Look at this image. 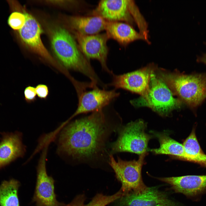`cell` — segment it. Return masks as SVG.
Here are the masks:
<instances>
[{
	"instance_id": "cell-20",
	"label": "cell",
	"mask_w": 206,
	"mask_h": 206,
	"mask_svg": "<svg viewBox=\"0 0 206 206\" xmlns=\"http://www.w3.org/2000/svg\"><path fill=\"white\" fill-rule=\"evenodd\" d=\"M183 145L190 161L206 167V154L202 150L194 130L184 141Z\"/></svg>"
},
{
	"instance_id": "cell-7",
	"label": "cell",
	"mask_w": 206,
	"mask_h": 206,
	"mask_svg": "<svg viewBox=\"0 0 206 206\" xmlns=\"http://www.w3.org/2000/svg\"><path fill=\"white\" fill-rule=\"evenodd\" d=\"M48 146L44 147L37 167L36 182L32 199L35 206H65L59 202L55 193V181L47 174L46 167Z\"/></svg>"
},
{
	"instance_id": "cell-19",
	"label": "cell",
	"mask_w": 206,
	"mask_h": 206,
	"mask_svg": "<svg viewBox=\"0 0 206 206\" xmlns=\"http://www.w3.org/2000/svg\"><path fill=\"white\" fill-rule=\"evenodd\" d=\"M20 183L12 179L3 181L0 185V206H20L18 191Z\"/></svg>"
},
{
	"instance_id": "cell-5",
	"label": "cell",
	"mask_w": 206,
	"mask_h": 206,
	"mask_svg": "<svg viewBox=\"0 0 206 206\" xmlns=\"http://www.w3.org/2000/svg\"><path fill=\"white\" fill-rule=\"evenodd\" d=\"M146 154L140 155L137 160L124 161L118 158L116 161L110 156L109 164L114 170L117 179L121 183L120 190L123 195L131 193H138L147 188L142 178L141 170Z\"/></svg>"
},
{
	"instance_id": "cell-2",
	"label": "cell",
	"mask_w": 206,
	"mask_h": 206,
	"mask_svg": "<svg viewBox=\"0 0 206 206\" xmlns=\"http://www.w3.org/2000/svg\"><path fill=\"white\" fill-rule=\"evenodd\" d=\"M52 46L58 59L66 68L79 72L88 77L95 85L103 83L96 75L89 60L82 54L72 35L65 29L57 27L53 31Z\"/></svg>"
},
{
	"instance_id": "cell-8",
	"label": "cell",
	"mask_w": 206,
	"mask_h": 206,
	"mask_svg": "<svg viewBox=\"0 0 206 206\" xmlns=\"http://www.w3.org/2000/svg\"><path fill=\"white\" fill-rule=\"evenodd\" d=\"M153 64L121 75L113 73L112 81L108 85L115 89L121 88L140 95L144 98L149 92L151 76L156 70Z\"/></svg>"
},
{
	"instance_id": "cell-18",
	"label": "cell",
	"mask_w": 206,
	"mask_h": 206,
	"mask_svg": "<svg viewBox=\"0 0 206 206\" xmlns=\"http://www.w3.org/2000/svg\"><path fill=\"white\" fill-rule=\"evenodd\" d=\"M158 138L160 146L157 148L150 151L156 154H165L190 161L189 156L186 152L183 144L170 137L165 133H155Z\"/></svg>"
},
{
	"instance_id": "cell-15",
	"label": "cell",
	"mask_w": 206,
	"mask_h": 206,
	"mask_svg": "<svg viewBox=\"0 0 206 206\" xmlns=\"http://www.w3.org/2000/svg\"><path fill=\"white\" fill-rule=\"evenodd\" d=\"M0 142V169L17 158L22 157L25 151L22 134L19 132H2Z\"/></svg>"
},
{
	"instance_id": "cell-6",
	"label": "cell",
	"mask_w": 206,
	"mask_h": 206,
	"mask_svg": "<svg viewBox=\"0 0 206 206\" xmlns=\"http://www.w3.org/2000/svg\"><path fill=\"white\" fill-rule=\"evenodd\" d=\"M146 125L142 120L127 124L121 131L112 145V151L128 152L138 154H147L148 144L151 136L146 133Z\"/></svg>"
},
{
	"instance_id": "cell-22",
	"label": "cell",
	"mask_w": 206,
	"mask_h": 206,
	"mask_svg": "<svg viewBox=\"0 0 206 206\" xmlns=\"http://www.w3.org/2000/svg\"><path fill=\"white\" fill-rule=\"evenodd\" d=\"M123 194L120 189L114 194L106 195L101 193L96 194L87 204L83 206H106L116 201L121 197Z\"/></svg>"
},
{
	"instance_id": "cell-21",
	"label": "cell",
	"mask_w": 206,
	"mask_h": 206,
	"mask_svg": "<svg viewBox=\"0 0 206 206\" xmlns=\"http://www.w3.org/2000/svg\"><path fill=\"white\" fill-rule=\"evenodd\" d=\"M129 7L131 15L138 25L139 33L144 37L146 41L150 43L148 25L145 19L133 1L129 0Z\"/></svg>"
},
{
	"instance_id": "cell-14",
	"label": "cell",
	"mask_w": 206,
	"mask_h": 206,
	"mask_svg": "<svg viewBox=\"0 0 206 206\" xmlns=\"http://www.w3.org/2000/svg\"><path fill=\"white\" fill-rule=\"evenodd\" d=\"M129 0H101L93 14L107 21H123L132 26L135 22L129 10Z\"/></svg>"
},
{
	"instance_id": "cell-11",
	"label": "cell",
	"mask_w": 206,
	"mask_h": 206,
	"mask_svg": "<svg viewBox=\"0 0 206 206\" xmlns=\"http://www.w3.org/2000/svg\"><path fill=\"white\" fill-rule=\"evenodd\" d=\"M90 91L86 90L78 93V104L76 110L67 120V124L72 118L80 114L102 109L120 94L115 90H106L96 87Z\"/></svg>"
},
{
	"instance_id": "cell-10",
	"label": "cell",
	"mask_w": 206,
	"mask_h": 206,
	"mask_svg": "<svg viewBox=\"0 0 206 206\" xmlns=\"http://www.w3.org/2000/svg\"><path fill=\"white\" fill-rule=\"evenodd\" d=\"M79 48L88 60L95 59L100 63L103 70L110 74H113L108 68L106 61L108 53L107 42L109 38L106 33L84 35L75 33Z\"/></svg>"
},
{
	"instance_id": "cell-9",
	"label": "cell",
	"mask_w": 206,
	"mask_h": 206,
	"mask_svg": "<svg viewBox=\"0 0 206 206\" xmlns=\"http://www.w3.org/2000/svg\"><path fill=\"white\" fill-rule=\"evenodd\" d=\"M116 201V206H183L156 187H148L141 192L122 196Z\"/></svg>"
},
{
	"instance_id": "cell-26",
	"label": "cell",
	"mask_w": 206,
	"mask_h": 206,
	"mask_svg": "<svg viewBox=\"0 0 206 206\" xmlns=\"http://www.w3.org/2000/svg\"><path fill=\"white\" fill-rule=\"evenodd\" d=\"M85 201L83 197L77 196L70 203L66 205L65 206H83Z\"/></svg>"
},
{
	"instance_id": "cell-4",
	"label": "cell",
	"mask_w": 206,
	"mask_h": 206,
	"mask_svg": "<svg viewBox=\"0 0 206 206\" xmlns=\"http://www.w3.org/2000/svg\"><path fill=\"white\" fill-rule=\"evenodd\" d=\"M154 72L151 76L147 96L133 100L130 102L135 106L148 107L161 115H165L179 107L182 102L173 97L169 87Z\"/></svg>"
},
{
	"instance_id": "cell-1",
	"label": "cell",
	"mask_w": 206,
	"mask_h": 206,
	"mask_svg": "<svg viewBox=\"0 0 206 206\" xmlns=\"http://www.w3.org/2000/svg\"><path fill=\"white\" fill-rule=\"evenodd\" d=\"M106 126L101 109L64 126L60 131L57 152L74 159L96 154L104 144Z\"/></svg>"
},
{
	"instance_id": "cell-13",
	"label": "cell",
	"mask_w": 206,
	"mask_h": 206,
	"mask_svg": "<svg viewBox=\"0 0 206 206\" xmlns=\"http://www.w3.org/2000/svg\"><path fill=\"white\" fill-rule=\"evenodd\" d=\"M157 179L169 184L175 192L181 193L189 198L197 199L206 193V175H189Z\"/></svg>"
},
{
	"instance_id": "cell-16",
	"label": "cell",
	"mask_w": 206,
	"mask_h": 206,
	"mask_svg": "<svg viewBox=\"0 0 206 206\" xmlns=\"http://www.w3.org/2000/svg\"><path fill=\"white\" fill-rule=\"evenodd\" d=\"M105 30L109 38L126 45L135 40L141 39L146 41L144 37L127 23L106 21Z\"/></svg>"
},
{
	"instance_id": "cell-23",
	"label": "cell",
	"mask_w": 206,
	"mask_h": 206,
	"mask_svg": "<svg viewBox=\"0 0 206 206\" xmlns=\"http://www.w3.org/2000/svg\"><path fill=\"white\" fill-rule=\"evenodd\" d=\"M26 17L24 14L18 11L12 12L9 16L7 23L12 29L19 30L24 26Z\"/></svg>"
},
{
	"instance_id": "cell-24",
	"label": "cell",
	"mask_w": 206,
	"mask_h": 206,
	"mask_svg": "<svg viewBox=\"0 0 206 206\" xmlns=\"http://www.w3.org/2000/svg\"><path fill=\"white\" fill-rule=\"evenodd\" d=\"M24 94L25 100L28 103L34 102L36 100L37 94L35 88L29 86L25 88Z\"/></svg>"
},
{
	"instance_id": "cell-3",
	"label": "cell",
	"mask_w": 206,
	"mask_h": 206,
	"mask_svg": "<svg viewBox=\"0 0 206 206\" xmlns=\"http://www.w3.org/2000/svg\"><path fill=\"white\" fill-rule=\"evenodd\" d=\"M159 71L158 77L173 94L192 109H196L206 99V73L187 74L178 71Z\"/></svg>"
},
{
	"instance_id": "cell-12",
	"label": "cell",
	"mask_w": 206,
	"mask_h": 206,
	"mask_svg": "<svg viewBox=\"0 0 206 206\" xmlns=\"http://www.w3.org/2000/svg\"><path fill=\"white\" fill-rule=\"evenodd\" d=\"M25 17V23L19 30L21 40L32 51L42 58L54 64L55 61L43 44L41 38L42 30L36 20L29 13H24Z\"/></svg>"
},
{
	"instance_id": "cell-25",
	"label": "cell",
	"mask_w": 206,
	"mask_h": 206,
	"mask_svg": "<svg viewBox=\"0 0 206 206\" xmlns=\"http://www.w3.org/2000/svg\"><path fill=\"white\" fill-rule=\"evenodd\" d=\"M37 96L41 99H45L48 96L49 90L48 86L45 84H39L35 87Z\"/></svg>"
},
{
	"instance_id": "cell-27",
	"label": "cell",
	"mask_w": 206,
	"mask_h": 206,
	"mask_svg": "<svg viewBox=\"0 0 206 206\" xmlns=\"http://www.w3.org/2000/svg\"><path fill=\"white\" fill-rule=\"evenodd\" d=\"M206 45V43H205ZM197 61L203 63L206 65V53L203 54L201 56H197Z\"/></svg>"
},
{
	"instance_id": "cell-17",
	"label": "cell",
	"mask_w": 206,
	"mask_h": 206,
	"mask_svg": "<svg viewBox=\"0 0 206 206\" xmlns=\"http://www.w3.org/2000/svg\"><path fill=\"white\" fill-rule=\"evenodd\" d=\"M106 21L100 17L94 15L73 17L70 20L71 25L76 32L87 35L98 34L105 30Z\"/></svg>"
}]
</instances>
